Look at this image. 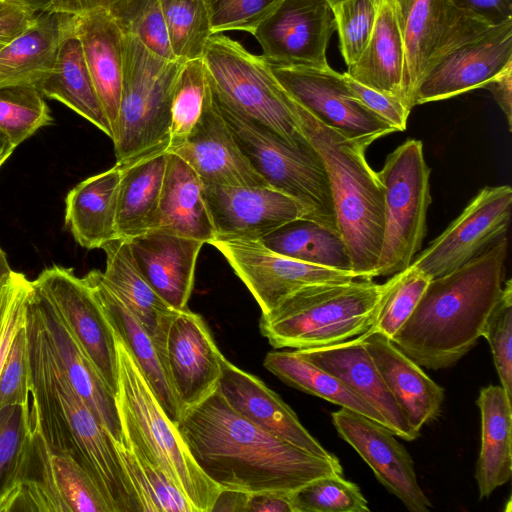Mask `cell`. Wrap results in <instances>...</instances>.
Masks as SVG:
<instances>
[{
  "label": "cell",
  "instance_id": "1",
  "mask_svg": "<svg viewBox=\"0 0 512 512\" xmlns=\"http://www.w3.org/2000/svg\"><path fill=\"white\" fill-rule=\"evenodd\" d=\"M177 428L201 470L221 489L291 493L319 477L343 475L330 461L262 430L216 390L185 409Z\"/></svg>",
  "mask_w": 512,
  "mask_h": 512
},
{
  "label": "cell",
  "instance_id": "2",
  "mask_svg": "<svg viewBox=\"0 0 512 512\" xmlns=\"http://www.w3.org/2000/svg\"><path fill=\"white\" fill-rule=\"evenodd\" d=\"M25 330L31 424L53 451L70 456L85 469L111 512H139L112 437L51 355L30 295Z\"/></svg>",
  "mask_w": 512,
  "mask_h": 512
},
{
  "label": "cell",
  "instance_id": "3",
  "mask_svg": "<svg viewBox=\"0 0 512 512\" xmlns=\"http://www.w3.org/2000/svg\"><path fill=\"white\" fill-rule=\"evenodd\" d=\"M507 249L504 236L468 263L431 279L393 344L421 367L454 365L482 337L501 297Z\"/></svg>",
  "mask_w": 512,
  "mask_h": 512
},
{
  "label": "cell",
  "instance_id": "4",
  "mask_svg": "<svg viewBox=\"0 0 512 512\" xmlns=\"http://www.w3.org/2000/svg\"><path fill=\"white\" fill-rule=\"evenodd\" d=\"M288 103L324 164L351 270L359 279L372 280L384 233V189L365 156L375 140L351 137L323 123L289 93Z\"/></svg>",
  "mask_w": 512,
  "mask_h": 512
},
{
  "label": "cell",
  "instance_id": "5",
  "mask_svg": "<svg viewBox=\"0 0 512 512\" xmlns=\"http://www.w3.org/2000/svg\"><path fill=\"white\" fill-rule=\"evenodd\" d=\"M396 278L308 286L262 313L260 332L275 349H310L355 338L369 330Z\"/></svg>",
  "mask_w": 512,
  "mask_h": 512
},
{
  "label": "cell",
  "instance_id": "6",
  "mask_svg": "<svg viewBox=\"0 0 512 512\" xmlns=\"http://www.w3.org/2000/svg\"><path fill=\"white\" fill-rule=\"evenodd\" d=\"M115 339V401L123 439L167 474L195 512H211L221 488L198 466L177 425L159 404L138 363L116 333Z\"/></svg>",
  "mask_w": 512,
  "mask_h": 512
},
{
  "label": "cell",
  "instance_id": "7",
  "mask_svg": "<svg viewBox=\"0 0 512 512\" xmlns=\"http://www.w3.org/2000/svg\"><path fill=\"white\" fill-rule=\"evenodd\" d=\"M183 64L157 56L124 30L121 96L112 138L117 166L168 150L173 92Z\"/></svg>",
  "mask_w": 512,
  "mask_h": 512
},
{
  "label": "cell",
  "instance_id": "8",
  "mask_svg": "<svg viewBox=\"0 0 512 512\" xmlns=\"http://www.w3.org/2000/svg\"><path fill=\"white\" fill-rule=\"evenodd\" d=\"M202 60L211 89L225 104L293 147L311 146L295 120L287 91L262 56L215 33Z\"/></svg>",
  "mask_w": 512,
  "mask_h": 512
},
{
  "label": "cell",
  "instance_id": "9",
  "mask_svg": "<svg viewBox=\"0 0 512 512\" xmlns=\"http://www.w3.org/2000/svg\"><path fill=\"white\" fill-rule=\"evenodd\" d=\"M211 91L219 112L258 174L271 188L296 200L305 219L339 232L327 172L312 145L297 148L287 144Z\"/></svg>",
  "mask_w": 512,
  "mask_h": 512
},
{
  "label": "cell",
  "instance_id": "10",
  "mask_svg": "<svg viewBox=\"0 0 512 512\" xmlns=\"http://www.w3.org/2000/svg\"><path fill=\"white\" fill-rule=\"evenodd\" d=\"M377 175L384 189V233L374 277L392 276L411 265L427 233L431 169L422 142L402 143Z\"/></svg>",
  "mask_w": 512,
  "mask_h": 512
},
{
  "label": "cell",
  "instance_id": "11",
  "mask_svg": "<svg viewBox=\"0 0 512 512\" xmlns=\"http://www.w3.org/2000/svg\"><path fill=\"white\" fill-rule=\"evenodd\" d=\"M0 512H111L92 477L74 459L53 451L31 424L14 480Z\"/></svg>",
  "mask_w": 512,
  "mask_h": 512
},
{
  "label": "cell",
  "instance_id": "12",
  "mask_svg": "<svg viewBox=\"0 0 512 512\" xmlns=\"http://www.w3.org/2000/svg\"><path fill=\"white\" fill-rule=\"evenodd\" d=\"M404 47L402 101L411 110L429 69L447 52L490 27L451 0H392Z\"/></svg>",
  "mask_w": 512,
  "mask_h": 512
},
{
  "label": "cell",
  "instance_id": "13",
  "mask_svg": "<svg viewBox=\"0 0 512 512\" xmlns=\"http://www.w3.org/2000/svg\"><path fill=\"white\" fill-rule=\"evenodd\" d=\"M511 210L509 185L483 187L411 265L431 279L461 267L506 236Z\"/></svg>",
  "mask_w": 512,
  "mask_h": 512
},
{
  "label": "cell",
  "instance_id": "14",
  "mask_svg": "<svg viewBox=\"0 0 512 512\" xmlns=\"http://www.w3.org/2000/svg\"><path fill=\"white\" fill-rule=\"evenodd\" d=\"M268 313L308 286L359 279L352 271L302 262L267 248L260 240H213L210 243Z\"/></svg>",
  "mask_w": 512,
  "mask_h": 512
},
{
  "label": "cell",
  "instance_id": "15",
  "mask_svg": "<svg viewBox=\"0 0 512 512\" xmlns=\"http://www.w3.org/2000/svg\"><path fill=\"white\" fill-rule=\"evenodd\" d=\"M336 30L327 0H282L251 33L272 67L328 68L326 51Z\"/></svg>",
  "mask_w": 512,
  "mask_h": 512
},
{
  "label": "cell",
  "instance_id": "16",
  "mask_svg": "<svg viewBox=\"0 0 512 512\" xmlns=\"http://www.w3.org/2000/svg\"><path fill=\"white\" fill-rule=\"evenodd\" d=\"M34 285L50 301L69 331L115 395L118 362L115 333L84 278L73 269H44Z\"/></svg>",
  "mask_w": 512,
  "mask_h": 512
},
{
  "label": "cell",
  "instance_id": "17",
  "mask_svg": "<svg viewBox=\"0 0 512 512\" xmlns=\"http://www.w3.org/2000/svg\"><path fill=\"white\" fill-rule=\"evenodd\" d=\"M512 67V18L493 25L442 56L425 74L414 105L484 88Z\"/></svg>",
  "mask_w": 512,
  "mask_h": 512
},
{
  "label": "cell",
  "instance_id": "18",
  "mask_svg": "<svg viewBox=\"0 0 512 512\" xmlns=\"http://www.w3.org/2000/svg\"><path fill=\"white\" fill-rule=\"evenodd\" d=\"M222 358L204 319L188 308L177 310L165 333L163 359L182 412L217 390Z\"/></svg>",
  "mask_w": 512,
  "mask_h": 512
},
{
  "label": "cell",
  "instance_id": "19",
  "mask_svg": "<svg viewBox=\"0 0 512 512\" xmlns=\"http://www.w3.org/2000/svg\"><path fill=\"white\" fill-rule=\"evenodd\" d=\"M281 86L323 123L356 138L375 141L396 132L350 93L343 73L311 68L272 67Z\"/></svg>",
  "mask_w": 512,
  "mask_h": 512
},
{
  "label": "cell",
  "instance_id": "20",
  "mask_svg": "<svg viewBox=\"0 0 512 512\" xmlns=\"http://www.w3.org/2000/svg\"><path fill=\"white\" fill-rule=\"evenodd\" d=\"M214 240H261L284 224L304 218L302 206L271 187L203 183Z\"/></svg>",
  "mask_w": 512,
  "mask_h": 512
},
{
  "label": "cell",
  "instance_id": "21",
  "mask_svg": "<svg viewBox=\"0 0 512 512\" xmlns=\"http://www.w3.org/2000/svg\"><path fill=\"white\" fill-rule=\"evenodd\" d=\"M339 436L371 467L377 480L412 512H428L430 500L421 489L413 460L384 425L341 408L331 413Z\"/></svg>",
  "mask_w": 512,
  "mask_h": 512
},
{
  "label": "cell",
  "instance_id": "22",
  "mask_svg": "<svg viewBox=\"0 0 512 512\" xmlns=\"http://www.w3.org/2000/svg\"><path fill=\"white\" fill-rule=\"evenodd\" d=\"M30 302L37 313L50 353L68 382L112 439L121 441L122 431L115 395L103 382L55 308L33 281Z\"/></svg>",
  "mask_w": 512,
  "mask_h": 512
},
{
  "label": "cell",
  "instance_id": "23",
  "mask_svg": "<svg viewBox=\"0 0 512 512\" xmlns=\"http://www.w3.org/2000/svg\"><path fill=\"white\" fill-rule=\"evenodd\" d=\"M221 366L217 390L236 413L303 451L330 461L339 460L310 434L296 413L262 380L224 356Z\"/></svg>",
  "mask_w": 512,
  "mask_h": 512
},
{
  "label": "cell",
  "instance_id": "24",
  "mask_svg": "<svg viewBox=\"0 0 512 512\" xmlns=\"http://www.w3.org/2000/svg\"><path fill=\"white\" fill-rule=\"evenodd\" d=\"M173 153L185 160L203 183L270 187L240 149L217 108L210 85L199 122Z\"/></svg>",
  "mask_w": 512,
  "mask_h": 512
},
{
  "label": "cell",
  "instance_id": "25",
  "mask_svg": "<svg viewBox=\"0 0 512 512\" xmlns=\"http://www.w3.org/2000/svg\"><path fill=\"white\" fill-rule=\"evenodd\" d=\"M295 352L338 378L369 403L386 420L395 436L408 441L419 436L409 426L368 352L362 335L338 344Z\"/></svg>",
  "mask_w": 512,
  "mask_h": 512
},
{
  "label": "cell",
  "instance_id": "26",
  "mask_svg": "<svg viewBox=\"0 0 512 512\" xmlns=\"http://www.w3.org/2000/svg\"><path fill=\"white\" fill-rule=\"evenodd\" d=\"M134 261L154 291L173 309L190 299L203 241L155 229L127 240Z\"/></svg>",
  "mask_w": 512,
  "mask_h": 512
},
{
  "label": "cell",
  "instance_id": "27",
  "mask_svg": "<svg viewBox=\"0 0 512 512\" xmlns=\"http://www.w3.org/2000/svg\"><path fill=\"white\" fill-rule=\"evenodd\" d=\"M113 331L138 363L159 404L176 425L182 411L163 356L155 341L106 282L103 272L92 270L84 277Z\"/></svg>",
  "mask_w": 512,
  "mask_h": 512
},
{
  "label": "cell",
  "instance_id": "28",
  "mask_svg": "<svg viewBox=\"0 0 512 512\" xmlns=\"http://www.w3.org/2000/svg\"><path fill=\"white\" fill-rule=\"evenodd\" d=\"M362 338L409 426L419 434L424 424L440 414L445 397L443 387L386 336L365 332Z\"/></svg>",
  "mask_w": 512,
  "mask_h": 512
},
{
  "label": "cell",
  "instance_id": "29",
  "mask_svg": "<svg viewBox=\"0 0 512 512\" xmlns=\"http://www.w3.org/2000/svg\"><path fill=\"white\" fill-rule=\"evenodd\" d=\"M72 31L80 41L88 71L114 134L122 86L124 30L108 12L95 11L73 16Z\"/></svg>",
  "mask_w": 512,
  "mask_h": 512
},
{
  "label": "cell",
  "instance_id": "30",
  "mask_svg": "<svg viewBox=\"0 0 512 512\" xmlns=\"http://www.w3.org/2000/svg\"><path fill=\"white\" fill-rule=\"evenodd\" d=\"M121 173L115 164L68 192L65 224L80 246L102 249L117 239L116 209Z\"/></svg>",
  "mask_w": 512,
  "mask_h": 512
},
{
  "label": "cell",
  "instance_id": "31",
  "mask_svg": "<svg viewBox=\"0 0 512 512\" xmlns=\"http://www.w3.org/2000/svg\"><path fill=\"white\" fill-rule=\"evenodd\" d=\"M156 229L198 239L205 244L215 238L203 182L191 166L173 152H167Z\"/></svg>",
  "mask_w": 512,
  "mask_h": 512
},
{
  "label": "cell",
  "instance_id": "32",
  "mask_svg": "<svg viewBox=\"0 0 512 512\" xmlns=\"http://www.w3.org/2000/svg\"><path fill=\"white\" fill-rule=\"evenodd\" d=\"M72 16L37 13L34 23L0 50V87L37 84L52 69Z\"/></svg>",
  "mask_w": 512,
  "mask_h": 512
},
{
  "label": "cell",
  "instance_id": "33",
  "mask_svg": "<svg viewBox=\"0 0 512 512\" xmlns=\"http://www.w3.org/2000/svg\"><path fill=\"white\" fill-rule=\"evenodd\" d=\"M481 448L475 478L480 498L508 482L512 476V397L502 386L481 388Z\"/></svg>",
  "mask_w": 512,
  "mask_h": 512
},
{
  "label": "cell",
  "instance_id": "34",
  "mask_svg": "<svg viewBox=\"0 0 512 512\" xmlns=\"http://www.w3.org/2000/svg\"><path fill=\"white\" fill-rule=\"evenodd\" d=\"M102 249L106 254L103 272L106 282L138 318L163 356L165 333L177 310L171 308L144 278L127 240L114 239Z\"/></svg>",
  "mask_w": 512,
  "mask_h": 512
},
{
  "label": "cell",
  "instance_id": "35",
  "mask_svg": "<svg viewBox=\"0 0 512 512\" xmlns=\"http://www.w3.org/2000/svg\"><path fill=\"white\" fill-rule=\"evenodd\" d=\"M36 88L43 97L63 103L113 138L112 129L88 71L80 41L72 31V25L59 46L52 69Z\"/></svg>",
  "mask_w": 512,
  "mask_h": 512
},
{
  "label": "cell",
  "instance_id": "36",
  "mask_svg": "<svg viewBox=\"0 0 512 512\" xmlns=\"http://www.w3.org/2000/svg\"><path fill=\"white\" fill-rule=\"evenodd\" d=\"M167 151L119 167L117 239L130 240L156 229Z\"/></svg>",
  "mask_w": 512,
  "mask_h": 512
},
{
  "label": "cell",
  "instance_id": "37",
  "mask_svg": "<svg viewBox=\"0 0 512 512\" xmlns=\"http://www.w3.org/2000/svg\"><path fill=\"white\" fill-rule=\"evenodd\" d=\"M403 65L404 47L393 2L380 0L370 39L346 73L359 83L402 101Z\"/></svg>",
  "mask_w": 512,
  "mask_h": 512
},
{
  "label": "cell",
  "instance_id": "38",
  "mask_svg": "<svg viewBox=\"0 0 512 512\" xmlns=\"http://www.w3.org/2000/svg\"><path fill=\"white\" fill-rule=\"evenodd\" d=\"M263 365L287 385L356 412L388 428L386 420L369 403L338 378L295 351L268 352Z\"/></svg>",
  "mask_w": 512,
  "mask_h": 512
},
{
  "label": "cell",
  "instance_id": "39",
  "mask_svg": "<svg viewBox=\"0 0 512 512\" xmlns=\"http://www.w3.org/2000/svg\"><path fill=\"white\" fill-rule=\"evenodd\" d=\"M260 241L270 250L302 262L352 271L339 232L309 219L288 222Z\"/></svg>",
  "mask_w": 512,
  "mask_h": 512
},
{
  "label": "cell",
  "instance_id": "40",
  "mask_svg": "<svg viewBox=\"0 0 512 512\" xmlns=\"http://www.w3.org/2000/svg\"><path fill=\"white\" fill-rule=\"evenodd\" d=\"M113 443L139 512H195L184 493L160 467L145 459L123 437Z\"/></svg>",
  "mask_w": 512,
  "mask_h": 512
},
{
  "label": "cell",
  "instance_id": "41",
  "mask_svg": "<svg viewBox=\"0 0 512 512\" xmlns=\"http://www.w3.org/2000/svg\"><path fill=\"white\" fill-rule=\"evenodd\" d=\"M174 56L181 61L201 59L214 34L204 0H160Z\"/></svg>",
  "mask_w": 512,
  "mask_h": 512
},
{
  "label": "cell",
  "instance_id": "42",
  "mask_svg": "<svg viewBox=\"0 0 512 512\" xmlns=\"http://www.w3.org/2000/svg\"><path fill=\"white\" fill-rule=\"evenodd\" d=\"M208 91L202 58L184 62L173 92L167 152H173L187 140L201 118Z\"/></svg>",
  "mask_w": 512,
  "mask_h": 512
},
{
  "label": "cell",
  "instance_id": "43",
  "mask_svg": "<svg viewBox=\"0 0 512 512\" xmlns=\"http://www.w3.org/2000/svg\"><path fill=\"white\" fill-rule=\"evenodd\" d=\"M52 122L49 107L35 86L0 87V130L16 147Z\"/></svg>",
  "mask_w": 512,
  "mask_h": 512
},
{
  "label": "cell",
  "instance_id": "44",
  "mask_svg": "<svg viewBox=\"0 0 512 512\" xmlns=\"http://www.w3.org/2000/svg\"><path fill=\"white\" fill-rule=\"evenodd\" d=\"M296 512H369L359 486L343 475L319 477L291 492Z\"/></svg>",
  "mask_w": 512,
  "mask_h": 512
},
{
  "label": "cell",
  "instance_id": "45",
  "mask_svg": "<svg viewBox=\"0 0 512 512\" xmlns=\"http://www.w3.org/2000/svg\"><path fill=\"white\" fill-rule=\"evenodd\" d=\"M431 278L410 265L397 273L367 333H380L390 340L412 314Z\"/></svg>",
  "mask_w": 512,
  "mask_h": 512
},
{
  "label": "cell",
  "instance_id": "46",
  "mask_svg": "<svg viewBox=\"0 0 512 512\" xmlns=\"http://www.w3.org/2000/svg\"><path fill=\"white\" fill-rule=\"evenodd\" d=\"M380 0H342L332 6L341 54L351 66L372 34Z\"/></svg>",
  "mask_w": 512,
  "mask_h": 512
},
{
  "label": "cell",
  "instance_id": "47",
  "mask_svg": "<svg viewBox=\"0 0 512 512\" xmlns=\"http://www.w3.org/2000/svg\"><path fill=\"white\" fill-rule=\"evenodd\" d=\"M501 386L512 397V282L505 280L501 297L484 326Z\"/></svg>",
  "mask_w": 512,
  "mask_h": 512
},
{
  "label": "cell",
  "instance_id": "48",
  "mask_svg": "<svg viewBox=\"0 0 512 512\" xmlns=\"http://www.w3.org/2000/svg\"><path fill=\"white\" fill-rule=\"evenodd\" d=\"M30 429V402L0 409V499L11 486Z\"/></svg>",
  "mask_w": 512,
  "mask_h": 512
},
{
  "label": "cell",
  "instance_id": "49",
  "mask_svg": "<svg viewBox=\"0 0 512 512\" xmlns=\"http://www.w3.org/2000/svg\"><path fill=\"white\" fill-rule=\"evenodd\" d=\"M32 281L22 273H12L0 283V375L14 338L26 322Z\"/></svg>",
  "mask_w": 512,
  "mask_h": 512
},
{
  "label": "cell",
  "instance_id": "50",
  "mask_svg": "<svg viewBox=\"0 0 512 512\" xmlns=\"http://www.w3.org/2000/svg\"><path fill=\"white\" fill-rule=\"evenodd\" d=\"M213 33L242 30L252 33L282 0H204Z\"/></svg>",
  "mask_w": 512,
  "mask_h": 512
},
{
  "label": "cell",
  "instance_id": "51",
  "mask_svg": "<svg viewBox=\"0 0 512 512\" xmlns=\"http://www.w3.org/2000/svg\"><path fill=\"white\" fill-rule=\"evenodd\" d=\"M152 53L166 60H178L172 51L160 0H144L122 27Z\"/></svg>",
  "mask_w": 512,
  "mask_h": 512
},
{
  "label": "cell",
  "instance_id": "52",
  "mask_svg": "<svg viewBox=\"0 0 512 512\" xmlns=\"http://www.w3.org/2000/svg\"><path fill=\"white\" fill-rule=\"evenodd\" d=\"M34 13L77 16L95 11L111 14L124 27L144 0H16Z\"/></svg>",
  "mask_w": 512,
  "mask_h": 512
},
{
  "label": "cell",
  "instance_id": "53",
  "mask_svg": "<svg viewBox=\"0 0 512 512\" xmlns=\"http://www.w3.org/2000/svg\"><path fill=\"white\" fill-rule=\"evenodd\" d=\"M25 324L14 338L0 375V409L9 405L29 403Z\"/></svg>",
  "mask_w": 512,
  "mask_h": 512
},
{
  "label": "cell",
  "instance_id": "54",
  "mask_svg": "<svg viewBox=\"0 0 512 512\" xmlns=\"http://www.w3.org/2000/svg\"><path fill=\"white\" fill-rule=\"evenodd\" d=\"M352 96L396 132L404 131L410 111L403 102L393 96L367 87L343 73Z\"/></svg>",
  "mask_w": 512,
  "mask_h": 512
},
{
  "label": "cell",
  "instance_id": "55",
  "mask_svg": "<svg viewBox=\"0 0 512 512\" xmlns=\"http://www.w3.org/2000/svg\"><path fill=\"white\" fill-rule=\"evenodd\" d=\"M37 13L16 0H0V50L26 31Z\"/></svg>",
  "mask_w": 512,
  "mask_h": 512
},
{
  "label": "cell",
  "instance_id": "56",
  "mask_svg": "<svg viewBox=\"0 0 512 512\" xmlns=\"http://www.w3.org/2000/svg\"><path fill=\"white\" fill-rule=\"evenodd\" d=\"M458 8L470 12L488 25H498L512 18V0H451Z\"/></svg>",
  "mask_w": 512,
  "mask_h": 512
},
{
  "label": "cell",
  "instance_id": "57",
  "mask_svg": "<svg viewBox=\"0 0 512 512\" xmlns=\"http://www.w3.org/2000/svg\"><path fill=\"white\" fill-rule=\"evenodd\" d=\"M246 512H296L291 493L266 491L249 493Z\"/></svg>",
  "mask_w": 512,
  "mask_h": 512
},
{
  "label": "cell",
  "instance_id": "58",
  "mask_svg": "<svg viewBox=\"0 0 512 512\" xmlns=\"http://www.w3.org/2000/svg\"><path fill=\"white\" fill-rule=\"evenodd\" d=\"M512 67H509L484 88L488 89L494 96L496 102L504 113L509 130L512 125Z\"/></svg>",
  "mask_w": 512,
  "mask_h": 512
},
{
  "label": "cell",
  "instance_id": "59",
  "mask_svg": "<svg viewBox=\"0 0 512 512\" xmlns=\"http://www.w3.org/2000/svg\"><path fill=\"white\" fill-rule=\"evenodd\" d=\"M248 494L249 493L237 490L221 489L213 504L211 512H246Z\"/></svg>",
  "mask_w": 512,
  "mask_h": 512
},
{
  "label": "cell",
  "instance_id": "60",
  "mask_svg": "<svg viewBox=\"0 0 512 512\" xmlns=\"http://www.w3.org/2000/svg\"><path fill=\"white\" fill-rule=\"evenodd\" d=\"M15 148V144L4 132L0 130V168L10 157Z\"/></svg>",
  "mask_w": 512,
  "mask_h": 512
},
{
  "label": "cell",
  "instance_id": "61",
  "mask_svg": "<svg viewBox=\"0 0 512 512\" xmlns=\"http://www.w3.org/2000/svg\"><path fill=\"white\" fill-rule=\"evenodd\" d=\"M12 271L13 270L10 268L6 254L0 247V283L7 278Z\"/></svg>",
  "mask_w": 512,
  "mask_h": 512
},
{
  "label": "cell",
  "instance_id": "62",
  "mask_svg": "<svg viewBox=\"0 0 512 512\" xmlns=\"http://www.w3.org/2000/svg\"><path fill=\"white\" fill-rule=\"evenodd\" d=\"M327 1L329 2V4H330L331 6H333V5L337 4L338 2H340V1H342V0H327Z\"/></svg>",
  "mask_w": 512,
  "mask_h": 512
}]
</instances>
